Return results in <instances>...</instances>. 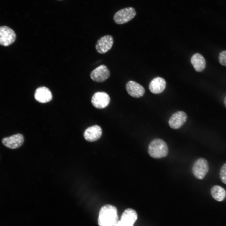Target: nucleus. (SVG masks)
<instances>
[{
    "instance_id": "obj_14",
    "label": "nucleus",
    "mask_w": 226,
    "mask_h": 226,
    "mask_svg": "<svg viewBox=\"0 0 226 226\" xmlns=\"http://www.w3.org/2000/svg\"><path fill=\"white\" fill-rule=\"evenodd\" d=\"M34 97L38 102L41 103H46L51 100L52 95L50 90L45 87H40L36 90Z\"/></svg>"
},
{
    "instance_id": "obj_11",
    "label": "nucleus",
    "mask_w": 226,
    "mask_h": 226,
    "mask_svg": "<svg viewBox=\"0 0 226 226\" xmlns=\"http://www.w3.org/2000/svg\"><path fill=\"white\" fill-rule=\"evenodd\" d=\"M187 119V116L185 112L178 111L173 114L170 117L168 121L169 124L171 128L177 129L185 124Z\"/></svg>"
},
{
    "instance_id": "obj_17",
    "label": "nucleus",
    "mask_w": 226,
    "mask_h": 226,
    "mask_svg": "<svg viewBox=\"0 0 226 226\" xmlns=\"http://www.w3.org/2000/svg\"><path fill=\"white\" fill-rule=\"evenodd\" d=\"M211 193L213 198L218 202L223 201L226 197V191L222 187L215 185L211 189Z\"/></svg>"
},
{
    "instance_id": "obj_1",
    "label": "nucleus",
    "mask_w": 226,
    "mask_h": 226,
    "mask_svg": "<svg viewBox=\"0 0 226 226\" xmlns=\"http://www.w3.org/2000/svg\"><path fill=\"white\" fill-rule=\"evenodd\" d=\"M118 221L117 211L115 207L106 204L100 208L98 219L99 226H114Z\"/></svg>"
},
{
    "instance_id": "obj_16",
    "label": "nucleus",
    "mask_w": 226,
    "mask_h": 226,
    "mask_svg": "<svg viewBox=\"0 0 226 226\" xmlns=\"http://www.w3.org/2000/svg\"><path fill=\"white\" fill-rule=\"evenodd\" d=\"M191 62L196 71L201 72L206 67V61L203 56L201 54L196 53L191 57Z\"/></svg>"
},
{
    "instance_id": "obj_6",
    "label": "nucleus",
    "mask_w": 226,
    "mask_h": 226,
    "mask_svg": "<svg viewBox=\"0 0 226 226\" xmlns=\"http://www.w3.org/2000/svg\"><path fill=\"white\" fill-rule=\"evenodd\" d=\"M14 31L7 26L0 27V45L8 46L13 43L16 39Z\"/></svg>"
},
{
    "instance_id": "obj_8",
    "label": "nucleus",
    "mask_w": 226,
    "mask_h": 226,
    "mask_svg": "<svg viewBox=\"0 0 226 226\" xmlns=\"http://www.w3.org/2000/svg\"><path fill=\"white\" fill-rule=\"evenodd\" d=\"M110 100V97L106 93L99 92L94 94L92 97L91 101L95 107L98 109H102L108 105Z\"/></svg>"
},
{
    "instance_id": "obj_21",
    "label": "nucleus",
    "mask_w": 226,
    "mask_h": 226,
    "mask_svg": "<svg viewBox=\"0 0 226 226\" xmlns=\"http://www.w3.org/2000/svg\"></svg>"
},
{
    "instance_id": "obj_13",
    "label": "nucleus",
    "mask_w": 226,
    "mask_h": 226,
    "mask_svg": "<svg viewBox=\"0 0 226 226\" xmlns=\"http://www.w3.org/2000/svg\"><path fill=\"white\" fill-rule=\"evenodd\" d=\"M102 134V130L99 126L95 125L89 127L85 130L83 136L85 140L89 142L97 141Z\"/></svg>"
},
{
    "instance_id": "obj_10",
    "label": "nucleus",
    "mask_w": 226,
    "mask_h": 226,
    "mask_svg": "<svg viewBox=\"0 0 226 226\" xmlns=\"http://www.w3.org/2000/svg\"><path fill=\"white\" fill-rule=\"evenodd\" d=\"M113 41V37L110 35L100 37L97 40L95 45L97 52L101 54L106 53L111 48Z\"/></svg>"
},
{
    "instance_id": "obj_18",
    "label": "nucleus",
    "mask_w": 226,
    "mask_h": 226,
    "mask_svg": "<svg viewBox=\"0 0 226 226\" xmlns=\"http://www.w3.org/2000/svg\"><path fill=\"white\" fill-rule=\"evenodd\" d=\"M220 177L222 182L226 184V163L221 167L220 171Z\"/></svg>"
},
{
    "instance_id": "obj_20",
    "label": "nucleus",
    "mask_w": 226,
    "mask_h": 226,
    "mask_svg": "<svg viewBox=\"0 0 226 226\" xmlns=\"http://www.w3.org/2000/svg\"><path fill=\"white\" fill-rule=\"evenodd\" d=\"M224 105L226 107V96L225 97L224 100Z\"/></svg>"
},
{
    "instance_id": "obj_15",
    "label": "nucleus",
    "mask_w": 226,
    "mask_h": 226,
    "mask_svg": "<svg viewBox=\"0 0 226 226\" xmlns=\"http://www.w3.org/2000/svg\"><path fill=\"white\" fill-rule=\"evenodd\" d=\"M166 82L163 78L157 77L153 79L149 85L150 91L154 94H159L162 92L165 89Z\"/></svg>"
},
{
    "instance_id": "obj_7",
    "label": "nucleus",
    "mask_w": 226,
    "mask_h": 226,
    "mask_svg": "<svg viewBox=\"0 0 226 226\" xmlns=\"http://www.w3.org/2000/svg\"><path fill=\"white\" fill-rule=\"evenodd\" d=\"M110 75V71L107 66L101 65L91 72L90 77L93 81L97 83H101L107 80Z\"/></svg>"
},
{
    "instance_id": "obj_19",
    "label": "nucleus",
    "mask_w": 226,
    "mask_h": 226,
    "mask_svg": "<svg viewBox=\"0 0 226 226\" xmlns=\"http://www.w3.org/2000/svg\"><path fill=\"white\" fill-rule=\"evenodd\" d=\"M218 60L221 65L226 66V51H223L220 53Z\"/></svg>"
},
{
    "instance_id": "obj_9",
    "label": "nucleus",
    "mask_w": 226,
    "mask_h": 226,
    "mask_svg": "<svg viewBox=\"0 0 226 226\" xmlns=\"http://www.w3.org/2000/svg\"><path fill=\"white\" fill-rule=\"evenodd\" d=\"M24 141L23 135L20 133H17L4 137L2 139V142L6 147L13 149L20 147L23 144Z\"/></svg>"
},
{
    "instance_id": "obj_4",
    "label": "nucleus",
    "mask_w": 226,
    "mask_h": 226,
    "mask_svg": "<svg viewBox=\"0 0 226 226\" xmlns=\"http://www.w3.org/2000/svg\"><path fill=\"white\" fill-rule=\"evenodd\" d=\"M194 176L198 180L203 179L209 170L207 160L204 158L198 159L194 163L192 168Z\"/></svg>"
},
{
    "instance_id": "obj_3",
    "label": "nucleus",
    "mask_w": 226,
    "mask_h": 226,
    "mask_svg": "<svg viewBox=\"0 0 226 226\" xmlns=\"http://www.w3.org/2000/svg\"><path fill=\"white\" fill-rule=\"evenodd\" d=\"M136 14L134 8L132 7H126L116 13L113 16V20L117 24H123L131 20Z\"/></svg>"
},
{
    "instance_id": "obj_2",
    "label": "nucleus",
    "mask_w": 226,
    "mask_h": 226,
    "mask_svg": "<svg viewBox=\"0 0 226 226\" xmlns=\"http://www.w3.org/2000/svg\"><path fill=\"white\" fill-rule=\"evenodd\" d=\"M168 148L166 143L162 139L155 138L149 143L148 152L150 157L158 159L166 157L168 153Z\"/></svg>"
},
{
    "instance_id": "obj_5",
    "label": "nucleus",
    "mask_w": 226,
    "mask_h": 226,
    "mask_svg": "<svg viewBox=\"0 0 226 226\" xmlns=\"http://www.w3.org/2000/svg\"><path fill=\"white\" fill-rule=\"evenodd\" d=\"M137 218V215L135 210L132 208H127L122 213L121 220L114 226H133Z\"/></svg>"
},
{
    "instance_id": "obj_12",
    "label": "nucleus",
    "mask_w": 226,
    "mask_h": 226,
    "mask_svg": "<svg viewBox=\"0 0 226 226\" xmlns=\"http://www.w3.org/2000/svg\"><path fill=\"white\" fill-rule=\"evenodd\" d=\"M126 87L128 94L134 98H139L143 96L145 93L144 87L138 83L133 81H129L126 84Z\"/></svg>"
}]
</instances>
